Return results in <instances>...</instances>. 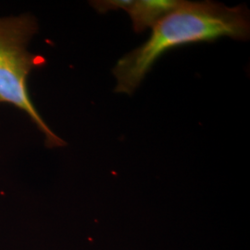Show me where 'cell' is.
<instances>
[{
  "label": "cell",
  "instance_id": "1",
  "mask_svg": "<svg viewBox=\"0 0 250 250\" xmlns=\"http://www.w3.org/2000/svg\"><path fill=\"white\" fill-rule=\"evenodd\" d=\"M250 12L245 6L229 8L211 1H183L178 9L153 27L151 36L124 56L112 72L117 93L132 95L162 54L181 45L211 42L221 37L250 38Z\"/></svg>",
  "mask_w": 250,
  "mask_h": 250
},
{
  "label": "cell",
  "instance_id": "2",
  "mask_svg": "<svg viewBox=\"0 0 250 250\" xmlns=\"http://www.w3.org/2000/svg\"><path fill=\"white\" fill-rule=\"evenodd\" d=\"M38 29L37 20L31 13L0 17V104H9L23 111L44 134L47 147H61L66 142L45 124L28 90L30 73L45 64L44 57L28 49Z\"/></svg>",
  "mask_w": 250,
  "mask_h": 250
},
{
  "label": "cell",
  "instance_id": "3",
  "mask_svg": "<svg viewBox=\"0 0 250 250\" xmlns=\"http://www.w3.org/2000/svg\"><path fill=\"white\" fill-rule=\"evenodd\" d=\"M182 0H137L125 9L132 20L134 30L141 33L147 28H153L182 5Z\"/></svg>",
  "mask_w": 250,
  "mask_h": 250
},
{
  "label": "cell",
  "instance_id": "4",
  "mask_svg": "<svg viewBox=\"0 0 250 250\" xmlns=\"http://www.w3.org/2000/svg\"><path fill=\"white\" fill-rule=\"evenodd\" d=\"M133 0H97L91 1V6L99 13H106L110 10L126 9L131 4Z\"/></svg>",
  "mask_w": 250,
  "mask_h": 250
}]
</instances>
